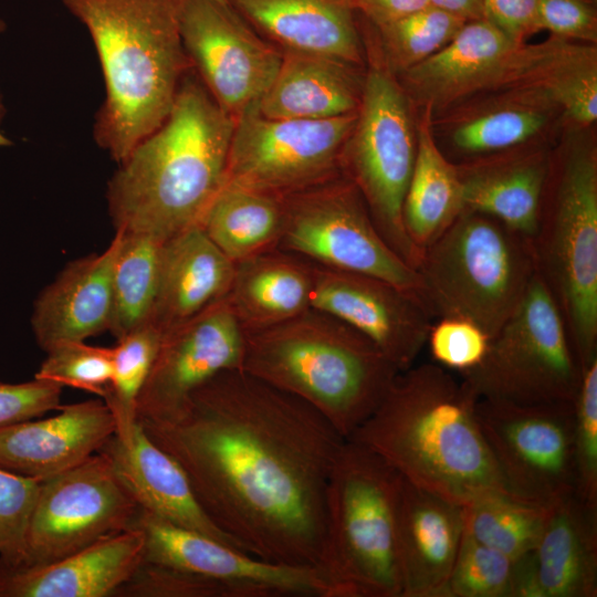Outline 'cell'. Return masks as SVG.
<instances>
[{"label":"cell","mask_w":597,"mask_h":597,"mask_svg":"<svg viewBox=\"0 0 597 597\" xmlns=\"http://www.w3.org/2000/svg\"><path fill=\"white\" fill-rule=\"evenodd\" d=\"M136 421L242 551L320 568L327 482L346 439L317 410L238 368L197 388L170 418Z\"/></svg>","instance_id":"cell-1"},{"label":"cell","mask_w":597,"mask_h":597,"mask_svg":"<svg viewBox=\"0 0 597 597\" xmlns=\"http://www.w3.org/2000/svg\"><path fill=\"white\" fill-rule=\"evenodd\" d=\"M478 400L442 366L413 364L396 375L347 439L377 453L407 481L459 504L510 493L480 428Z\"/></svg>","instance_id":"cell-2"},{"label":"cell","mask_w":597,"mask_h":597,"mask_svg":"<svg viewBox=\"0 0 597 597\" xmlns=\"http://www.w3.org/2000/svg\"><path fill=\"white\" fill-rule=\"evenodd\" d=\"M234 124L191 67L168 117L108 182L115 230L165 241L198 224L226 182Z\"/></svg>","instance_id":"cell-3"},{"label":"cell","mask_w":597,"mask_h":597,"mask_svg":"<svg viewBox=\"0 0 597 597\" xmlns=\"http://www.w3.org/2000/svg\"><path fill=\"white\" fill-rule=\"evenodd\" d=\"M181 0H62L87 29L105 100L93 135L116 161L168 117L191 70L179 32Z\"/></svg>","instance_id":"cell-4"},{"label":"cell","mask_w":597,"mask_h":597,"mask_svg":"<svg viewBox=\"0 0 597 597\" xmlns=\"http://www.w3.org/2000/svg\"><path fill=\"white\" fill-rule=\"evenodd\" d=\"M243 332L241 369L308 404L345 439L375 411L399 373L366 336L312 307Z\"/></svg>","instance_id":"cell-5"},{"label":"cell","mask_w":597,"mask_h":597,"mask_svg":"<svg viewBox=\"0 0 597 597\" xmlns=\"http://www.w3.org/2000/svg\"><path fill=\"white\" fill-rule=\"evenodd\" d=\"M402 476L368 448L346 439L325 499L320 568L338 597H401L397 509Z\"/></svg>","instance_id":"cell-6"},{"label":"cell","mask_w":597,"mask_h":597,"mask_svg":"<svg viewBox=\"0 0 597 597\" xmlns=\"http://www.w3.org/2000/svg\"><path fill=\"white\" fill-rule=\"evenodd\" d=\"M417 271L433 320L468 318L490 338L515 311L537 272L528 238L470 210L422 251Z\"/></svg>","instance_id":"cell-7"},{"label":"cell","mask_w":597,"mask_h":597,"mask_svg":"<svg viewBox=\"0 0 597 597\" xmlns=\"http://www.w3.org/2000/svg\"><path fill=\"white\" fill-rule=\"evenodd\" d=\"M531 239L536 271L556 301L580 368L597 358V156L584 140L547 178Z\"/></svg>","instance_id":"cell-8"},{"label":"cell","mask_w":597,"mask_h":597,"mask_svg":"<svg viewBox=\"0 0 597 597\" xmlns=\"http://www.w3.org/2000/svg\"><path fill=\"white\" fill-rule=\"evenodd\" d=\"M580 376L563 314L537 272L483 360L460 374L479 399L521 405L572 402Z\"/></svg>","instance_id":"cell-9"},{"label":"cell","mask_w":597,"mask_h":597,"mask_svg":"<svg viewBox=\"0 0 597 597\" xmlns=\"http://www.w3.org/2000/svg\"><path fill=\"white\" fill-rule=\"evenodd\" d=\"M416 149L404 90L389 70L370 69L345 147L343 174L358 188L386 242L417 270L422 254L410 241L402 221Z\"/></svg>","instance_id":"cell-10"},{"label":"cell","mask_w":597,"mask_h":597,"mask_svg":"<svg viewBox=\"0 0 597 597\" xmlns=\"http://www.w3.org/2000/svg\"><path fill=\"white\" fill-rule=\"evenodd\" d=\"M282 198L276 249L325 268L381 279L425 304L418 271L386 242L358 188L344 174Z\"/></svg>","instance_id":"cell-11"},{"label":"cell","mask_w":597,"mask_h":597,"mask_svg":"<svg viewBox=\"0 0 597 597\" xmlns=\"http://www.w3.org/2000/svg\"><path fill=\"white\" fill-rule=\"evenodd\" d=\"M138 509L109 459L97 451L40 481L21 549L14 559L0 563L50 564L129 528Z\"/></svg>","instance_id":"cell-12"},{"label":"cell","mask_w":597,"mask_h":597,"mask_svg":"<svg viewBox=\"0 0 597 597\" xmlns=\"http://www.w3.org/2000/svg\"><path fill=\"white\" fill-rule=\"evenodd\" d=\"M356 117L270 118L254 108L235 121L226 181L283 197L338 177Z\"/></svg>","instance_id":"cell-13"},{"label":"cell","mask_w":597,"mask_h":597,"mask_svg":"<svg viewBox=\"0 0 597 597\" xmlns=\"http://www.w3.org/2000/svg\"><path fill=\"white\" fill-rule=\"evenodd\" d=\"M476 418L512 495L551 509L575 494L573 401L479 399Z\"/></svg>","instance_id":"cell-14"},{"label":"cell","mask_w":597,"mask_h":597,"mask_svg":"<svg viewBox=\"0 0 597 597\" xmlns=\"http://www.w3.org/2000/svg\"><path fill=\"white\" fill-rule=\"evenodd\" d=\"M179 32L191 66L234 121L256 108L282 61V51L229 3L181 0Z\"/></svg>","instance_id":"cell-15"},{"label":"cell","mask_w":597,"mask_h":597,"mask_svg":"<svg viewBox=\"0 0 597 597\" xmlns=\"http://www.w3.org/2000/svg\"><path fill=\"white\" fill-rule=\"evenodd\" d=\"M130 527L144 535L145 562L238 584L251 589L256 597H337L336 589L318 567L259 558L142 507Z\"/></svg>","instance_id":"cell-16"},{"label":"cell","mask_w":597,"mask_h":597,"mask_svg":"<svg viewBox=\"0 0 597 597\" xmlns=\"http://www.w3.org/2000/svg\"><path fill=\"white\" fill-rule=\"evenodd\" d=\"M244 332L228 298L165 332L137 400L136 420H163L218 374L241 369Z\"/></svg>","instance_id":"cell-17"},{"label":"cell","mask_w":597,"mask_h":597,"mask_svg":"<svg viewBox=\"0 0 597 597\" xmlns=\"http://www.w3.org/2000/svg\"><path fill=\"white\" fill-rule=\"evenodd\" d=\"M312 265V308L366 336L399 371L415 364L433 322L417 296L375 276Z\"/></svg>","instance_id":"cell-18"},{"label":"cell","mask_w":597,"mask_h":597,"mask_svg":"<svg viewBox=\"0 0 597 597\" xmlns=\"http://www.w3.org/2000/svg\"><path fill=\"white\" fill-rule=\"evenodd\" d=\"M597 596V509L575 494L551 509L533 551L514 562L511 597Z\"/></svg>","instance_id":"cell-19"},{"label":"cell","mask_w":597,"mask_h":597,"mask_svg":"<svg viewBox=\"0 0 597 597\" xmlns=\"http://www.w3.org/2000/svg\"><path fill=\"white\" fill-rule=\"evenodd\" d=\"M115 432L102 398L61 406L53 417L0 429V468L42 481L83 462Z\"/></svg>","instance_id":"cell-20"},{"label":"cell","mask_w":597,"mask_h":597,"mask_svg":"<svg viewBox=\"0 0 597 597\" xmlns=\"http://www.w3.org/2000/svg\"><path fill=\"white\" fill-rule=\"evenodd\" d=\"M464 528V505L402 478L397 509L401 597L444 596Z\"/></svg>","instance_id":"cell-21"},{"label":"cell","mask_w":597,"mask_h":597,"mask_svg":"<svg viewBox=\"0 0 597 597\" xmlns=\"http://www.w3.org/2000/svg\"><path fill=\"white\" fill-rule=\"evenodd\" d=\"M144 559V535L129 527L50 564L0 563V597H113Z\"/></svg>","instance_id":"cell-22"},{"label":"cell","mask_w":597,"mask_h":597,"mask_svg":"<svg viewBox=\"0 0 597 597\" xmlns=\"http://www.w3.org/2000/svg\"><path fill=\"white\" fill-rule=\"evenodd\" d=\"M121 240L122 230H115L103 252L70 262L40 293L34 302L31 326L43 350L108 331L113 270Z\"/></svg>","instance_id":"cell-23"},{"label":"cell","mask_w":597,"mask_h":597,"mask_svg":"<svg viewBox=\"0 0 597 597\" xmlns=\"http://www.w3.org/2000/svg\"><path fill=\"white\" fill-rule=\"evenodd\" d=\"M485 19L465 21L437 53L404 72L410 92L428 108L481 88L501 86L520 46Z\"/></svg>","instance_id":"cell-24"},{"label":"cell","mask_w":597,"mask_h":597,"mask_svg":"<svg viewBox=\"0 0 597 597\" xmlns=\"http://www.w3.org/2000/svg\"><path fill=\"white\" fill-rule=\"evenodd\" d=\"M281 51L322 54L359 66L363 44L356 0H228Z\"/></svg>","instance_id":"cell-25"},{"label":"cell","mask_w":597,"mask_h":597,"mask_svg":"<svg viewBox=\"0 0 597 597\" xmlns=\"http://www.w3.org/2000/svg\"><path fill=\"white\" fill-rule=\"evenodd\" d=\"M98 451L109 459L139 507L241 549L207 516L181 465L146 434L139 422L128 439L114 433Z\"/></svg>","instance_id":"cell-26"},{"label":"cell","mask_w":597,"mask_h":597,"mask_svg":"<svg viewBox=\"0 0 597 597\" xmlns=\"http://www.w3.org/2000/svg\"><path fill=\"white\" fill-rule=\"evenodd\" d=\"M234 266L198 224L168 238L148 324L164 334L226 298Z\"/></svg>","instance_id":"cell-27"},{"label":"cell","mask_w":597,"mask_h":597,"mask_svg":"<svg viewBox=\"0 0 597 597\" xmlns=\"http://www.w3.org/2000/svg\"><path fill=\"white\" fill-rule=\"evenodd\" d=\"M357 67L322 54L282 51L277 73L256 109L284 119H326L357 112L364 85Z\"/></svg>","instance_id":"cell-28"},{"label":"cell","mask_w":597,"mask_h":597,"mask_svg":"<svg viewBox=\"0 0 597 597\" xmlns=\"http://www.w3.org/2000/svg\"><path fill=\"white\" fill-rule=\"evenodd\" d=\"M551 164L542 153H527L458 167L464 210L492 217L531 240Z\"/></svg>","instance_id":"cell-29"},{"label":"cell","mask_w":597,"mask_h":597,"mask_svg":"<svg viewBox=\"0 0 597 597\" xmlns=\"http://www.w3.org/2000/svg\"><path fill=\"white\" fill-rule=\"evenodd\" d=\"M311 262L272 249L235 263L227 296L243 331L266 328L312 307Z\"/></svg>","instance_id":"cell-30"},{"label":"cell","mask_w":597,"mask_h":597,"mask_svg":"<svg viewBox=\"0 0 597 597\" xmlns=\"http://www.w3.org/2000/svg\"><path fill=\"white\" fill-rule=\"evenodd\" d=\"M512 87L537 93L575 123L589 125L597 118L596 50L556 36L527 45Z\"/></svg>","instance_id":"cell-31"},{"label":"cell","mask_w":597,"mask_h":597,"mask_svg":"<svg viewBox=\"0 0 597 597\" xmlns=\"http://www.w3.org/2000/svg\"><path fill=\"white\" fill-rule=\"evenodd\" d=\"M413 169L402 206L405 230L421 252L464 211L458 166L437 146L428 124L417 135Z\"/></svg>","instance_id":"cell-32"},{"label":"cell","mask_w":597,"mask_h":597,"mask_svg":"<svg viewBox=\"0 0 597 597\" xmlns=\"http://www.w3.org/2000/svg\"><path fill=\"white\" fill-rule=\"evenodd\" d=\"M283 213L281 196L226 181L198 226L237 263L276 249Z\"/></svg>","instance_id":"cell-33"},{"label":"cell","mask_w":597,"mask_h":597,"mask_svg":"<svg viewBox=\"0 0 597 597\" xmlns=\"http://www.w3.org/2000/svg\"><path fill=\"white\" fill-rule=\"evenodd\" d=\"M163 242L150 234L122 230L113 270L108 326V332L116 339L149 323L158 286Z\"/></svg>","instance_id":"cell-34"},{"label":"cell","mask_w":597,"mask_h":597,"mask_svg":"<svg viewBox=\"0 0 597 597\" xmlns=\"http://www.w3.org/2000/svg\"><path fill=\"white\" fill-rule=\"evenodd\" d=\"M551 509L510 493L492 492L464 505L465 531L478 542L516 561L538 543Z\"/></svg>","instance_id":"cell-35"},{"label":"cell","mask_w":597,"mask_h":597,"mask_svg":"<svg viewBox=\"0 0 597 597\" xmlns=\"http://www.w3.org/2000/svg\"><path fill=\"white\" fill-rule=\"evenodd\" d=\"M163 333L146 324L117 339L113 375L102 398L115 421V434L126 440L136 423V407L142 389L155 360Z\"/></svg>","instance_id":"cell-36"},{"label":"cell","mask_w":597,"mask_h":597,"mask_svg":"<svg viewBox=\"0 0 597 597\" xmlns=\"http://www.w3.org/2000/svg\"><path fill=\"white\" fill-rule=\"evenodd\" d=\"M464 22L460 17L428 6L374 29L388 69L404 73L441 50Z\"/></svg>","instance_id":"cell-37"},{"label":"cell","mask_w":597,"mask_h":597,"mask_svg":"<svg viewBox=\"0 0 597 597\" xmlns=\"http://www.w3.org/2000/svg\"><path fill=\"white\" fill-rule=\"evenodd\" d=\"M547 119L540 106L510 104L459 125L452 142L468 155L499 153L527 142L544 128Z\"/></svg>","instance_id":"cell-38"},{"label":"cell","mask_w":597,"mask_h":597,"mask_svg":"<svg viewBox=\"0 0 597 597\" xmlns=\"http://www.w3.org/2000/svg\"><path fill=\"white\" fill-rule=\"evenodd\" d=\"M514 562L464 528L443 597H511Z\"/></svg>","instance_id":"cell-39"},{"label":"cell","mask_w":597,"mask_h":597,"mask_svg":"<svg viewBox=\"0 0 597 597\" xmlns=\"http://www.w3.org/2000/svg\"><path fill=\"white\" fill-rule=\"evenodd\" d=\"M34 378L104 397L113 375V347L64 342L46 352Z\"/></svg>","instance_id":"cell-40"},{"label":"cell","mask_w":597,"mask_h":597,"mask_svg":"<svg viewBox=\"0 0 597 597\" xmlns=\"http://www.w3.org/2000/svg\"><path fill=\"white\" fill-rule=\"evenodd\" d=\"M113 597H256L241 585L143 561Z\"/></svg>","instance_id":"cell-41"},{"label":"cell","mask_w":597,"mask_h":597,"mask_svg":"<svg viewBox=\"0 0 597 597\" xmlns=\"http://www.w3.org/2000/svg\"><path fill=\"white\" fill-rule=\"evenodd\" d=\"M573 405L575 495L597 509V358L582 368Z\"/></svg>","instance_id":"cell-42"},{"label":"cell","mask_w":597,"mask_h":597,"mask_svg":"<svg viewBox=\"0 0 597 597\" xmlns=\"http://www.w3.org/2000/svg\"><path fill=\"white\" fill-rule=\"evenodd\" d=\"M427 344L436 364L462 374L483 360L490 336L468 318L443 316L432 322Z\"/></svg>","instance_id":"cell-43"},{"label":"cell","mask_w":597,"mask_h":597,"mask_svg":"<svg viewBox=\"0 0 597 597\" xmlns=\"http://www.w3.org/2000/svg\"><path fill=\"white\" fill-rule=\"evenodd\" d=\"M40 481L0 468V559L19 554Z\"/></svg>","instance_id":"cell-44"},{"label":"cell","mask_w":597,"mask_h":597,"mask_svg":"<svg viewBox=\"0 0 597 597\" xmlns=\"http://www.w3.org/2000/svg\"><path fill=\"white\" fill-rule=\"evenodd\" d=\"M62 388L38 378L18 384L0 381V429L59 410Z\"/></svg>","instance_id":"cell-45"},{"label":"cell","mask_w":597,"mask_h":597,"mask_svg":"<svg viewBox=\"0 0 597 597\" xmlns=\"http://www.w3.org/2000/svg\"><path fill=\"white\" fill-rule=\"evenodd\" d=\"M537 29L564 40L595 42L597 13L593 0H540Z\"/></svg>","instance_id":"cell-46"},{"label":"cell","mask_w":597,"mask_h":597,"mask_svg":"<svg viewBox=\"0 0 597 597\" xmlns=\"http://www.w3.org/2000/svg\"><path fill=\"white\" fill-rule=\"evenodd\" d=\"M540 0H482V18L515 42L538 31Z\"/></svg>","instance_id":"cell-47"},{"label":"cell","mask_w":597,"mask_h":597,"mask_svg":"<svg viewBox=\"0 0 597 597\" xmlns=\"http://www.w3.org/2000/svg\"><path fill=\"white\" fill-rule=\"evenodd\" d=\"M430 6L429 0H356L358 14L380 27Z\"/></svg>","instance_id":"cell-48"},{"label":"cell","mask_w":597,"mask_h":597,"mask_svg":"<svg viewBox=\"0 0 597 597\" xmlns=\"http://www.w3.org/2000/svg\"><path fill=\"white\" fill-rule=\"evenodd\" d=\"M430 6L442 9L465 21L482 19V0H429Z\"/></svg>","instance_id":"cell-49"},{"label":"cell","mask_w":597,"mask_h":597,"mask_svg":"<svg viewBox=\"0 0 597 597\" xmlns=\"http://www.w3.org/2000/svg\"><path fill=\"white\" fill-rule=\"evenodd\" d=\"M4 29H6V22L2 19H0V33L3 32ZM3 114H4V107H3L1 94H0V124L3 117ZM7 145H11V142L7 139V137L0 132V146H7Z\"/></svg>","instance_id":"cell-50"},{"label":"cell","mask_w":597,"mask_h":597,"mask_svg":"<svg viewBox=\"0 0 597 597\" xmlns=\"http://www.w3.org/2000/svg\"><path fill=\"white\" fill-rule=\"evenodd\" d=\"M217 1H220V2H223V3H228V0H217Z\"/></svg>","instance_id":"cell-51"}]
</instances>
